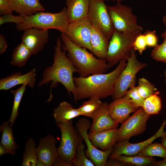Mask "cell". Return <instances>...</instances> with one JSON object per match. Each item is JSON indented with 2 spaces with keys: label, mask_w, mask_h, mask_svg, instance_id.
<instances>
[{
  "label": "cell",
  "mask_w": 166,
  "mask_h": 166,
  "mask_svg": "<svg viewBox=\"0 0 166 166\" xmlns=\"http://www.w3.org/2000/svg\"><path fill=\"white\" fill-rule=\"evenodd\" d=\"M126 65V61L121 60L116 69L109 73L92 74L86 77H74L76 88L73 97L75 102L87 98L100 99L111 96L116 81Z\"/></svg>",
  "instance_id": "6da1fadb"
},
{
  "label": "cell",
  "mask_w": 166,
  "mask_h": 166,
  "mask_svg": "<svg viewBox=\"0 0 166 166\" xmlns=\"http://www.w3.org/2000/svg\"><path fill=\"white\" fill-rule=\"evenodd\" d=\"M62 43L61 38H58L54 48L53 63L44 70L42 79L37 86L40 87L51 82V90L59 83L64 86L70 95L72 93L74 97L76 88L73 75L78 71L63 49Z\"/></svg>",
  "instance_id": "7a4b0ae2"
},
{
  "label": "cell",
  "mask_w": 166,
  "mask_h": 166,
  "mask_svg": "<svg viewBox=\"0 0 166 166\" xmlns=\"http://www.w3.org/2000/svg\"><path fill=\"white\" fill-rule=\"evenodd\" d=\"M61 39L63 49L68 52L67 56L78 70L80 77L104 73L110 68L105 59L96 57L86 49L73 42L64 33L61 32Z\"/></svg>",
  "instance_id": "3957f363"
},
{
  "label": "cell",
  "mask_w": 166,
  "mask_h": 166,
  "mask_svg": "<svg viewBox=\"0 0 166 166\" xmlns=\"http://www.w3.org/2000/svg\"><path fill=\"white\" fill-rule=\"evenodd\" d=\"M61 132V139L58 148V157L53 166H73L77 150L83 140L72 120L63 123H57Z\"/></svg>",
  "instance_id": "277c9868"
},
{
  "label": "cell",
  "mask_w": 166,
  "mask_h": 166,
  "mask_svg": "<svg viewBox=\"0 0 166 166\" xmlns=\"http://www.w3.org/2000/svg\"><path fill=\"white\" fill-rule=\"evenodd\" d=\"M67 10L66 7H65L57 13L41 11L31 16H24L22 22L16 24V29L19 31L31 28L48 30L54 29L65 33L69 24Z\"/></svg>",
  "instance_id": "5b68a950"
},
{
  "label": "cell",
  "mask_w": 166,
  "mask_h": 166,
  "mask_svg": "<svg viewBox=\"0 0 166 166\" xmlns=\"http://www.w3.org/2000/svg\"><path fill=\"white\" fill-rule=\"evenodd\" d=\"M142 31L124 32L114 30L109 40L105 60L110 68L130 57L134 42Z\"/></svg>",
  "instance_id": "8992f818"
},
{
  "label": "cell",
  "mask_w": 166,
  "mask_h": 166,
  "mask_svg": "<svg viewBox=\"0 0 166 166\" xmlns=\"http://www.w3.org/2000/svg\"><path fill=\"white\" fill-rule=\"evenodd\" d=\"M127 65L118 77L115 86L112 98L115 100L123 97L129 88L135 86L136 74L147 66V63L139 61L136 58V51L133 48Z\"/></svg>",
  "instance_id": "52a82bcc"
},
{
  "label": "cell",
  "mask_w": 166,
  "mask_h": 166,
  "mask_svg": "<svg viewBox=\"0 0 166 166\" xmlns=\"http://www.w3.org/2000/svg\"><path fill=\"white\" fill-rule=\"evenodd\" d=\"M107 8L114 30L124 32L143 30L130 7L117 2L115 5H107Z\"/></svg>",
  "instance_id": "ba28073f"
},
{
  "label": "cell",
  "mask_w": 166,
  "mask_h": 166,
  "mask_svg": "<svg viewBox=\"0 0 166 166\" xmlns=\"http://www.w3.org/2000/svg\"><path fill=\"white\" fill-rule=\"evenodd\" d=\"M87 18L93 26L101 30L110 39L114 29L104 0H89Z\"/></svg>",
  "instance_id": "9c48e42d"
},
{
  "label": "cell",
  "mask_w": 166,
  "mask_h": 166,
  "mask_svg": "<svg viewBox=\"0 0 166 166\" xmlns=\"http://www.w3.org/2000/svg\"><path fill=\"white\" fill-rule=\"evenodd\" d=\"M150 115L140 107L131 116L121 123L117 130V142L129 140L132 137L142 134L147 128V122Z\"/></svg>",
  "instance_id": "30bf717a"
},
{
  "label": "cell",
  "mask_w": 166,
  "mask_h": 166,
  "mask_svg": "<svg viewBox=\"0 0 166 166\" xmlns=\"http://www.w3.org/2000/svg\"><path fill=\"white\" fill-rule=\"evenodd\" d=\"M90 125V121L85 118L79 119L76 124L77 128L87 146L86 155L95 166H106L108 157L111 154L113 147L106 151L100 150L95 147L90 141L88 133Z\"/></svg>",
  "instance_id": "8fae6325"
},
{
  "label": "cell",
  "mask_w": 166,
  "mask_h": 166,
  "mask_svg": "<svg viewBox=\"0 0 166 166\" xmlns=\"http://www.w3.org/2000/svg\"><path fill=\"white\" fill-rule=\"evenodd\" d=\"M92 25L87 17L69 23L64 33L73 42L92 51L91 42Z\"/></svg>",
  "instance_id": "7c38bea8"
},
{
  "label": "cell",
  "mask_w": 166,
  "mask_h": 166,
  "mask_svg": "<svg viewBox=\"0 0 166 166\" xmlns=\"http://www.w3.org/2000/svg\"><path fill=\"white\" fill-rule=\"evenodd\" d=\"M166 125V119L163 121L159 129L151 137L143 141L136 143H131L128 140L118 142L113 147L111 155H123L133 156L138 155L143 149L151 144L156 139L166 135V132L164 131Z\"/></svg>",
  "instance_id": "4fadbf2b"
},
{
  "label": "cell",
  "mask_w": 166,
  "mask_h": 166,
  "mask_svg": "<svg viewBox=\"0 0 166 166\" xmlns=\"http://www.w3.org/2000/svg\"><path fill=\"white\" fill-rule=\"evenodd\" d=\"M21 39L30 51L32 55H36L44 48L49 40L48 30L36 28H30L24 30Z\"/></svg>",
  "instance_id": "5bb4252c"
},
{
  "label": "cell",
  "mask_w": 166,
  "mask_h": 166,
  "mask_svg": "<svg viewBox=\"0 0 166 166\" xmlns=\"http://www.w3.org/2000/svg\"><path fill=\"white\" fill-rule=\"evenodd\" d=\"M140 107L128 97L114 100L108 105L110 116L117 123H121L129 117V114L136 111Z\"/></svg>",
  "instance_id": "9a60e30c"
},
{
  "label": "cell",
  "mask_w": 166,
  "mask_h": 166,
  "mask_svg": "<svg viewBox=\"0 0 166 166\" xmlns=\"http://www.w3.org/2000/svg\"><path fill=\"white\" fill-rule=\"evenodd\" d=\"M56 138L51 134L42 138L36 147L38 160L41 161L44 166H53L58 157V148L56 144Z\"/></svg>",
  "instance_id": "2e32d148"
},
{
  "label": "cell",
  "mask_w": 166,
  "mask_h": 166,
  "mask_svg": "<svg viewBox=\"0 0 166 166\" xmlns=\"http://www.w3.org/2000/svg\"><path fill=\"white\" fill-rule=\"evenodd\" d=\"M108 104L103 102L101 106L92 117L89 134L112 128H117L119 123L114 121L110 116L108 110Z\"/></svg>",
  "instance_id": "e0dca14e"
},
{
  "label": "cell",
  "mask_w": 166,
  "mask_h": 166,
  "mask_svg": "<svg viewBox=\"0 0 166 166\" xmlns=\"http://www.w3.org/2000/svg\"><path fill=\"white\" fill-rule=\"evenodd\" d=\"M36 76L35 68L23 74L19 72H15L0 80V90L7 91L19 85H25L33 88L35 85Z\"/></svg>",
  "instance_id": "ac0fdd59"
},
{
  "label": "cell",
  "mask_w": 166,
  "mask_h": 166,
  "mask_svg": "<svg viewBox=\"0 0 166 166\" xmlns=\"http://www.w3.org/2000/svg\"><path fill=\"white\" fill-rule=\"evenodd\" d=\"M118 128H112L93 133H88L89 139L96 148L106 151L113 147L117 141Z\"/></svg>",
  "instance_id": "d6986e66"
},
{
  "label": "cell",
  "mask_w": 166,
  "mask_h": 166,
  "mask_svg": "<svg viewBox=\"0 0 166 166\" xmlns=\"http://www.w3.org/2000/svg\"><path fill=\"white\" fill-rule=\"evenodd\" d=\"M13 11L24 16H28L45 9L39 0H8Z\"/></svg>",
  "instance_id": "ffe728a7"
},
{
  "label": "cell",
  "mask_w": 166,
  "mask_h": 166,
  "mask_svg": "<svg viewBox=\"0 0 166 166\" xmlns=\"http://www.w3.org/2000/svg\"><path fill=\"white\" fill-rule=\"evenodd\" d=\"M109 40L101 30L93 26L91 39L92 53L97 58L105 60Z\"/></svg>",
  "instance_id": "44dd1931"
},
{
  "label": "cell",
  "mask_w": 166,
  "mask_h": 166,
  "mask_svg": "<svg viewBox=\"0 0 166 166\" xmlns=\"http://www.w3.org/2000/svg\"><path fill=\"white\" fill-rule=\"evenodd\" d=\"M89 0H65L69 23L87 17Z\"/></svg>",
  "instance_id": "7402d4cb"
},
{
  "label": "cell",
  "mask_w": 166,
  "mask_h": 166,
  "mask_svg": "<svg viewBox=\"0 0 166 166\" xmlns=\"http://www.w3.org/2000/svg\"><path fill=\"white\" fill-rule=\"evenodd\" d=\"M52 115L57 124L67 123L81 114L77 108H74L70 103L65 101L53 109Z\"/></svg>",
  "instance_id": "603a6c76"
},
{
  "label": "cell",
  "mask_w": 166,
  "mask_h": 166,
  "mask_svg": "<svg viewBox=\"0 0 166 166\" xmlns=\"http://www.w3.org/2000/svg\"><path fill=\"white\" fill-rule=\"evenodd\" d=\"M0 130L2 133L0 144L5 148L7 153L14 155L19 147L14 140L12 129L8 121L1 125Z\"/></svg>",
  "instance_id": "cb8c5ba5"
},
{
  "label": "cell",
  "mask_w": 166,
  "mask_h": 166,
  "mask_svg": "<svg viewBox=\"0 0 166 166\" xmlns=\"http://www.w3.org/2000/svg\"><path fill=\"white\" fill-rule=\"evenodd\" d=\"M32 55L29 49L21 42L14 49L12 55L10 64L13 66L23 67Z\"/></svg>",
  "instance_id": "d4e9b609"
},
{
  "label": "cell",
  "mask_w": 166,
  "mask_h": 166,
  "mask_svg": "<svg viewBox=\"0 0 166 166\" xmlns=\"http://www.w3.org/2000/svg\"><path fill=\"white\" fill-rule=\"evenodd\" d=\"M109 157L117 159L126 165L137 166H146L151 165L156 161L155 159L152 157L141 156L138 154L133 156L111 155Z\"/></svg>",
  "instance_id": "484cf974"
},
{
  "label": "cell",
  "mask_w": 166,
  "mask_h": 166,
  "mask_svg": "<svg viewBox=\"0 0 166 166\" xmlns=\"http://www.w3.org/2000/svg\"><path fill=\"white\" fill-rule=\"evenodd\" d=\"M36 146L35 141L32 138L30 137L26 140L22 166H37L38 158Z\"/></svg>",
  "instance_id": "4316f807"
},
{
  "label": "cell",
  "mask_w": 166,
  "mask_h": 166,
  "mask_svg": "<svg viewBox=\"0 0 166 166\" xmlns=\"http://www.w3.org/2000/svg\"><path fill=\"white\" fill-rule=\"evenodd\" d=\"M26 85H22L19 88L11 91L14 97L13 104L11 115L8 121L10 125L12 126L18 114V110L22 97L26 91Z\"/></svg>",
  "instance_id": "83f0119b"
},
{
  "label": "cell",
  "mask_w": 166,
  "mask_h": 166,
  "mask_svg": "<svg viewBox=\"0 0 166 166\" xmlns=\"http://www.w3.org/2000/svg\"><path fill=\"white\" fill-rule=\"evenodd\" d=\"M102 103L100 99L91 98L89 100L83 102L82 105L77 109L81 113V116L92 118Z\"/></svg>",
  "instance_id": "f1b7e54d"
},
{
  "label": "cell",
  "mask_w": 166,
  "mask_h": 166,
  "mask_svg": "<svg viewBox=\"0 0 166 166\" xmlns=\"http://www.w3.org/2000/svg\"><path fill=\"white\" fill-rule=\"evenodd\" d=\"M158 94H153L144 99L142 107L144 111L149 115L157 114L161 109V100Z\"/></svg>",
  "instance_id": "f546056e"
},
{
  "label": "cell",
  "mask_w": 166,
  "mask_h": 166,
  "mask_svg": "<svg viewBox=\"0 0 166 166\" xmlns=\"http://www.w3.org/2000/svg\"><path fill=\"white\" fill-rule=\"evenodd\" d=\"M145 156H159L163 158L166 156V149L161 143H152L143 149L138 154Z\"/></svg>",
  "instance_id": "4dcf8cb0"
},
{
  "label": "cell",
  "mask_w": 166,
  "mask_h": 166,
  "mask_svg": "<svg viewBox=\"0 0 166 166\" xmlns=\"http://www.w3.org/2000/svg\"><path fill=\"white\" fill-rule=\"evenodd\" d=\"M137 88L138 93L144 99L153 94H160L155 85L144 78H139Z\"/></svg>",
  "instance_id": "1f68e13d"
},
{
  "label": "cell",
  "mask_w": 166,
  "mask_h": 166,
  "mask_svg": "<svg viewBox=\"0 0 166 166\" xmlns=\"http://www.w3.org/2000/svg\"><path fill=\"white\" fill-rule=\"evenodd\" d=\"M161 37L163 42L160 45H158L152 50L151 57L157 61L166 64V29L161 34Z\"/></svg>",
  "instance_id": "d6a6232c"
},
{
  "label": "cell",
  "mask_w": 166,
  "mask_h": 166,
  "mask_svg": "<svg viewBox=\"0 0 166 166\" xmlns=\"http://www.w3.org/2000/svg\"><path fill=\"white\" fill-rule=\"evenodd\" d=\"M73 166H95L93 163L86 156L85 151V145L83 142L81 143L78 146Z\"/></svg>",
  "instance_id": "836d02e7"
},
{
  "label": "cell",
  "mask_w": 166,
  "mask_h": 166,
  "mask_svg": "<svg viewBox=\"0 0 166 166\" xmlns=\"http://www.w3.org/2000/svg\"><path fill=\"white\" fill-rule=\"evenodd\" d=\"M124 96L131 99L139 107H143L144 99L141 97L139 94L137 86H134L130 88Z\"/></svg>",
  "instance_id": "e575fe53"
},
{
  "label": "cell",
  "mask_w": 166,
  "mask_h": 166,
  "mask_svg": "<svg viewBox=\"0 0 166 166\" xmlns=\"http://www.w3.org/2000/svg\"><path fill=\"white\" fill-rule=\"evenodd\" d=\"M147 47L145 35L142 33L136 37L134 42L133 49L135 51H138L140 54L144 51Z\"/></svg>",
  "instance_id": "d590c367"
},
{
  "label": "cell",
  "mask_w": 166,
  "mask_h": 166,
  "mask_svg": "<svg viewBox=\"0 0 166 166\" xmlns=\"http://www.w3.org/2000/svg\"><path fill=\"white\" fill-rule=\"evenodd\" d=\"M144 34L145 35L147 47L154 48L158 45V38L155 30H147Z\"/></svg>",
  "instance_id": "8d00e7d4"
},
{
  "label": "cell",
  "mask_w": 166,
  "mask_h": 166,
  "mask_svg": "<svg viewBox=\"0 0 166 166\" xmlns=\"http://www.w3.org/2000/svg\"><path fill=\"white\" fill-rule=\"evenodd\" d=\"M24 16L21 15L18 16L13 15L10 14L3 15L0 17V25L7 22H14L16 24L22 22L24 20Z\"/></svg>",
  "instance_id": "74e56055"
},
{
  "label": "cell",
  "mask_w": 166,
  "mask_h": 166,
  "mask_svg": "<svg viewBox=\"0 0 166 166\" xmlns=\"http://www.w3.org/2000/svg\"><path fill=\"white\" fill-rule=\"evenodd\" d=\"M8 0H0V14L1 15L12 14Z\"/></svg>",
  "instance_id": "f35d334b"
},
{
  "label": "cell",
  "mask_w": 166,
  "mask_h": 166,
  "mask_svg": "<svg viewBox=\"0 0 166 166\" xmlns=\"http://www.w3.org/2000/svg\"><path fill=\"white\" fill-rule=\"evenodd\" d=\"M126 165L117 159L109 157V160L107 161L106 166H122Z\"/></svg>",
  "instance_id": "ab89813d"
},
{
  "label": "cell",
  "mask_w": 166,
  "mask_h": 166,
  "mask_svg": "<svg viewBox=\"0 0 166 166\" xmlns=\"http://www.w3.org/2000/svg\"><path fill=\"white\" fill-rule=\"evenodd\" d=\"M7 45L5 37L0 35V54L1 55L5 52L6 50Z\"/></svg>",
  "instance_id": "60d3db41"
},
{
  "label": "cell",
  "mask_w": 166,
  "mask_h": 166,
  "mask_svg": "<svg viewBox=\"0 0 166 166\" xmlns=\"http://www.w3.org/2000/svg\"><path fill=\"white\" fill-rule=\"evenodd\" d=\"M163 158V159L162 160L158 161H155L150 165L154 166H166V156Z\"/></svg>",
  "instance_id": "b9f144b4"
},
{
  "label": "cell",
  "mask_w": 166,
  "mask_h": 166,
  "mask_svg": "<svg viewBox=\"0 0 166 166\" xmlns=\"http://www.w3.org/2000/svg\"><path fill=\"white\" fill-rule=\"evenodd\" d=\"M7 153L6 152L4 147L0 144V156H2Z\"/></svg>",
  "instance_id": "7bdbcfd3"
},
{
  "label": "cell",
  "mask_w": 166,
  "mask_h": 166,
  "mask_svg": "<svg viewBox=\"0 0 166 166\" xmlns=\"http://www.w3.org/2000/svg\"><path fill=\"white\" fill-rule=\"evenodd\" d=\"M162 138L161 140V144L166 149V135L164 136Z\"/></svg>",
  "instance_id": "ee69618b"
},
{
  "label": "cell",
  "mask_w": 166,
  "mask_h": 166,
  "mask_svg": "<svg viewBox=\"0 0 166 166\" xmlns=\"http://www.w3.org/2000/svg\"><path fill=\"white\" fill-rule=\"evenodd\" d=\"M162 21L164 25L166 27V14L163 17Z\"/></svg>",
  "instance_id": "f6af8a7d"
},
{
  "label": "cell",
  "mask_w": 166,
  "mask_h": 166,
  "mask_svg": "<svg viewBox=\"0 0 166 166\" xmlns=\"http://www.w3.org/2000/svg\"><path fill=\"white\" fill-rule=\"evenodd\" d=\"M104 1H109V0H104ZM112 0L113 1H116L117 2H121L124 0Z\"/></svg>",
  "instance_id": "bcb514c9"
},
{
  "label": "cell",
  "mask_w": 166,
  "mask_h": 166,
  "mask_svg": "<svg viewBox=\"0 0 166 166\" xmlns=\"http://www.w3.org/2000/svg\"><path fill=\"white\" fill-rule=\"evenodd\" d=\"M164 77L165 78V84H166V70H165V71H164Z\"/></svg>",
  "instance_id": "7dc6e473"
}]
</instances>
